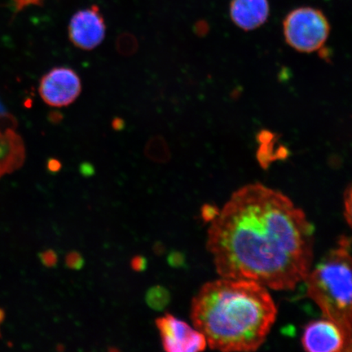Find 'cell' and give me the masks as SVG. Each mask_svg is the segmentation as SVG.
I'll return each mask as SVG.
<instances>
[{"label":"cell","instance_id":"13","mask_svg":"<svg viewBox=\"0 0 352 352\" xmlns=\"http://www.w3.org/2000/svg\"><path fill=\"white\" fill-rule=\"evenodd\" d=\"M145 301L152 309L162 311L170 303V294L164 286H153L148 290L145 296Z\"/></svg>","mask_w":352,"mask_h":352},{"label":"cell","instance_id":"7","mask_svg":"<svg viewBox=\"0 0 352 352\" xmlns=\"http://www.w3.org/2000/svg\"><path fill=\"white\" fill-rule=\"evenodd\" d=\"M162 346L168 352H198L208 346L206 338L195 327L173 315L166 314L157 319Z\"/></svg>","mask_w":352,"mask_h":352},{"label":"cell","instance_id":"22","mask_svg":"<svg viewBox=\"0 0 352 352\" xmlns=\"http://www.w3.org/2000/svg\"><path fill=\"white\" fill-rule=\"evenodd\" d=\"M41 0H14L16 7L17 10H21L25 6H30V4H38Z\"/></svg>","mask_w":352,"mask_h":352},{"label":"cell","instance_id":"5","mask_svg":"<svg viewBox=\"0 0 352 352\" xmlns=\"http://www.w3.org/2000/svg\"><path fill=\"white\" fill-rule=\"evenodd\" d=\"M351 340L340 325L324 318L306 325L301 342L309 352H351Z\"/></svg>","mask_w":352,"mask_h":352},{"label":"cell","instance_id":"1","mask_svg":"<svg viewBox=\"0 0 352 352\" xmlns=\"http://www.w3.org/2000/svg\"><path fill=\"white\" fill-rule=\"evenodd\" d=\"M209 223L206 248L221 277L293 290L311 270L314 224L280 191L246 184Z\"/></svg>","mask_w":352,"mask_h":352},{"label":"cell","instance_id":"11","mask_svg":"<svg viewBox=\"0 0 352 352\" xmlns=\"http://www.w3.org/2000/svg\"><path fill=\"white\" fill-rule=\"evenodd\" d=\"M259 148L257 157L259 164L264 168L270 166L272 162L283 160L287 157V149L283 146H276L275 135L268 131H263L258 135Z\"/></svg>","mask_w":352,"mask_h":352},{"label":"cell","instance_id":"14","mask_svg":"<svg viewBox=\"0 0 352 352\" xmlns=\"http://www.w3.org/2000/svg\"><path fill=\"white\" fill-rule=\"evenodd\" d=\"M116 48L118 54L130 56L138 50V42L133 35L123 34L117 39Z\"/></svg>","mask_w":352,"mask_h":352},{"label":"cell","instance_id":"18","mask_svg":"<svg viewBox=\"0 0 352 352\" xmlns=\"http://www.w3.org/2000/svg\"><path fill=\"white\" fill-rule=\"evenodd\" d=\"M131 267L135 272H144L148 267L147 258L142 256V255H136V256L131 259Z\"/></svg>","mask_w":352,"mask_h":352},{"label":"cell","instance_id":"25","mask_svg":"<svg viewBox=\"0 0 352 352\" xmlns=\"http://www.w3.org/2000/svg\"><path fill=\"white\" fill-rule=\"evenodd\" d=\"M81 170H82L83 175H85V176H87V175L89 176V175H92V173H94V169H92L91 166H82L81 168Z\"/></svg>","mask_w":352,"mask_h":352},{"label":"cell","instance_id":"27","mask_svg":"<svg viewBox=\"0 0 352 352\" xmlns=\"http://www.w3.org/2000/svg\"><path fill=\"white\" fill-rule=\"evenodd\" d=\"M6 113V108H4L3 105L0 102V116H4V114Z\"/></svg>","mask_w":352,"mask_h":352},{"label":"cell","instance_id":"6","mask_svg":"<svg viewBox=\"0 0 352 352\" xmlns=\"http://www.w3.org/2000/svg\"><path fill=\"white\" fill-rule=\"evenodd\" d=\"M82 90L80 78L74 69L56 67L44 76L39 85V94L44 102L52 107H68Z\"/></svg>","mask_w":352,"mask_h":352},{"label":"cell","instance_id":"20","mask_svg":"<svg viewBox=\"0 0 352 352\" xmlns=\"http://www.w3.org/2000/svg\"><path fill=\"white\" fill-rule=\"evenodd\" d=\"M219 209L215 208V206H212L210 205L206 206L204 209H202V218H204L206 221H210L211 219H213L215 215L217 214Z\"/></svg>","mask_w":352,"mask_h":352},{"label":"cell","instance_id":"15","mask_svg":"<svg viewBox=\"0 0 352 352\" xmlns=\"http://www.w3.org/2000/svg\"><path fill=\"white\" fill-rule=\"evenodd\" d=\"M85 258L82 255L77 252H72L65 257V264L72 270H80L85 266Z\"/></svg>","mask_w":352,"mask_h":352},{"label":"cell","instance_id":"28","mask_svg":"<svg viewBox=\"0 0 352 352\" xmlns=\"http://www.w3.org/2000/svg\"><path fill=\"white\" fill-rule=\"evenodd\" d=\"M4 311L2 309H0V324L3 322V320L4 319Z\"/></svg>","mask_w":352,"mask_h":352},{"label":"cell","instance_id":"4","mask_svg":"<svg viewBox=\"0 0 352 352\" xmlns=\"http://www.w3.org/2000/svg\"><path fill=\"white\" fill-rule=\"evenodd\" d=\"M284 35L289 45L299 52L318 51L327 42L330 26L322 12L312 8L292 11L284 21Z\"/></svg>","mask_w":352,"mask_h":352},{"label":"cell","instance_id":"12","mask_svg":"<svg viewBox=\"0 0 352 352\" xmlns=\"http://www.w3.org/2000/svg\"><path fill=\"white\" fill-rule=\"evenodd\" d=\"M144 154L149 160L157 162H167L170 156L168 145L161 136H154L148 140Z\"/></svg>","mask_w":352,"mask_h":352},{"label":"cell","instance_id":"23","mask_svg":"<svg viewBox=\"0 0 352 352\" xmlns=\"http://www.w3.org/2000/svg\"><path fill=\"white\" fill-rule=\"evenodd\" d=\"M153 252L155 253L156 255H161L165 252V248L164 244L161 243V242H156L153 245Z\"/></svg>","mask_w":352,"mask_h":352},{"label":"cell","instance_id":"2","mask_svg":"<svg viewBox=\"0 0 352 352\" xmlns=\"http://www.w3.org/2000/svg\"><path fill=\"white\" fill-rule=\"evenodd\" d=\"M277 316L267 288L253 280L221 278L201 286L191 302L193 327L210 349L254 351L266 341Z\"/></svg>","mask_w":352,"mask_h":352},{"label":"cell","instance_id":"8","mask_svg":"<svg viewBox=\"0 0 352 352\" xmlns=\"http://www.w3.org/2000/svg\"><path fill=\"white\" fill-rule=\"evenodd\" d=\"M104 21L98 7L78 11L69 25L70 41L82 50L91 51L99 46L105 36Z\"/></svg>","mask_w":352,"mask_h":352},{"label":"cell","instance_id":"16","mask_svg":"<svg viewBox=\"0 0 352 352\" xmlns=\"http://www.w3.org/2000/svg\"><path fill=\"white\" fill-rule=\"evenodd\" d=\"M41 261L44 266L54 267L58 261V256L54 250H47L39 255Z\"/></svg>","mask_w":352,"mask_h":352},{"label":"cell","instance_id":"24","mask_svg":"<svg viewBox=\"0 0 352 352\" xmlns=\"http://www.w3.org/2000/svg\"><path fill=\"white\" fill-rule=\"evenodd\" d=\"M63 116L58 112H52L50 113V120L52 122H59L63 120Z\"/></svg>","mask_w":352,"mask_h":352},{"label":"cell","instance_id":"17","mask_svg":"<svg viewBox=\"0 0 352 352\" xmlns=\"http://www.w3.org/2000/svg\"><path fill=\"white\" fill-rule=\"evenodd\" d=\"M344 215L346 221L349 226H351V186L349 184V187L346 188L344 193Z\"/></svg>","mask_w":352,"mask_h":352},{"label":"cell","instance_id":"26","mask_svg":"<svg viewBox=\"0 0 352 352\" xmlns=\"http://www.w3.org/2000/svg\"><path fill=\"white\" fill-rule=\"evenodd\" d=\"M113 126L114 127H116V129H117V130H120L121 129V127L123 126L122 121L121 120H120V118H118V120L114 121L113 122Z\"/></svg>","mask_w":352,"mask_h":352},{"label":"cell","instance_id":"3","mask_svg":"<svg viewBox=\"0 0 352 352\" xmlns=\"http://www.w3.org/2000/svg\"><path fill=\"white\" fill-rule=\"evenodd\" d=\"M351 239L342 236L311 270L303 283L307 296L318 305L323 318L334 321L352 338V285Z\"/></svg>","mask_w":352,"mask_h":352},{"label":"cell","instance_id":"19","mask_svg":"<svg viewBox=\"0 0 352 352\" xmlns=\"http://www.w3.org/2000/svg\"><path fill=\"white\" fill-rule=\"evenodd\" d=\"M169 265L173 267H180L184 266L186 258L182 253L178 252H171L167 258Z\"/></svg>","mask_w":352,"mask_h":352},{"label":"cell","instance_id":"21","mask_svg":"<svg viewBox=\"0 0 352 352\" xmlns=\"http://www.w3.org/2000/svg\"><path fill=\"white\" fill-rule=\"evenodd\" d=\"M47 169L52 173H58L61 169L60 162L55 160V158H52V160L47 162Z\"/></svg>","mask_w":352,"mask_h":352},{"label":"cell","instance_id":"10","mask_svg":"<svg viewBox=\"0 0 352 352\" xmlns=\"http://www.w3.org/2000/svg\"><path fill=\"white\" fill-rule=\"evenodd\" d=\"M23 140L14 129H0V177L12 173L24 164Z\"/></svg>","mask_w":352,"mask_h":352},{"label":"cell","instance_id":"9","mask_svg":"<svg viewBox=\"0 0 352 352\" xmlns=\"http://www.w3.org/2000/svg\"><path fill=\"white\" fill-rule=\"evenodd\" d=\"M270 14L267 0H232V20L242 30H253L261 26Z\"/></svg>","mask_w":352,"mask_h":352}]
</instances>
